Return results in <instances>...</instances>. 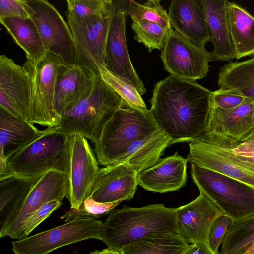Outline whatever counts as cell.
I'll return each instance as SVG.
<instances>
[{
	"mask_svg": "<svg viewBox=\"0 0 254 254\" xmlns=\"http://www.w3.org/2000/svg\"><path fill=\"white\" fill-rule=\"evenodd\" d=\"M212 91L197 83L169 75L154 86L150 110L172 144L190 142L206 131Z\"/></svg>",
	"mask_w": 254,
	"mask_h": 254,
	"instance_id": "6da1fadb",
	"label": "cell"
},
{
	"mask_svg": "<svg viewBox=\"0 0 254 254\" xmlns=\"http://www.w3.org/2000/svg\"><path fill=\"white\" fill-rule=\"evenodd\" d=\"M162 130L150 110L133 107L122 98L94 144L98 161L104 166L125 163Z\"/></svg>",
	"mask_w": 254,
	"mask_h": 254,
	"instance_id": "7a4b0ae2",
	"label": "cell"
},
{
	"mask_svg": "<svg viewBox=\"0 0 254 254\" xmlns=\"http://www.w3.org/2000/svg\"><path fill=\"white\" fill-rule=\"evenodd\" d=\"M176 208L163 204L113 209L103 223L102 239L120 252L124 247L154 233H177Z\"/></svg>",
	"mask_w": 254,
	"mask_h": 254,
	"instance_id": "3957f363",
	"label": "cell"
},
{
	"mask_svg": "<svg viewBox=\"0 0 254 254\" xmlns=\"http://www.w3.org/2000/svg\"><path fill=\"white\" fill-rule=\"evenodd\" d=\"M70 135L58 127H47L34 142L7 160L10 175L37 181L44 174L55 170L69 176Z\"/></svg>",
	"mask_w": 254,
	"mask_h": 254,
	"instance_id": "277c9868",
	"label": "cell"
},
{
	"mask_svg": "<svg viewBox=\"0 0 254 254\" xmlns=\"http://www.w3.org/2000/svg\"><path fill=\"white\" fill-rule=\"evenodd\" d=\"M121 101V97L99 76L92 92L67 111L57 127L62 132L82 135L94 144Z\"/></svg>",
	"mask_w": 254,
	"mask_h": 254,
	"instance_id": "5b68a950",
	"label": "cell"
},
{
	"mask_svg": "<svg viewBox=\"0 0 254 254\" xmlns=\"http://www.w3.org/2000/svg\"><path fill=\"white\" fill-rule=\"evenodd\" d=\"M191 164L192 179L200 193L231 221L254 215V188L211 170Z\"/></svg>",
	"mask_w": 254,
	"mask_h": 254,
	"instance_id": "8992f818",
	"label": "cell"
},
{
	"mask_svg": "<svg viewBox=\"0 0 254 254\" xmlns=\"http://www.w3.org/2000/svg\"><path fill=\"white\" fill-rule=\"evenodd\" d=\"M64 64L59 57L50 52L38 60L26 59L23 63L30 89L29 122L47 127L58 126L54 96L58 71Z\"/></svg>",
	"mask_w": 254,
	"mask_h": 254,
	"instance_id": "52a82bcc",
	"label": "cell"
},
{
	"mask_svg": "<svg viewBox=\"0 0 254 254\" xmlns=\"http://www.w3.org/2000/svg\"><path fill=\"white\" fill-rule=\"evenodd\" d=\"M103 223L94 219L76 218L66 223L12 242L14 254H48L87 239L101 240Z\"/></svg>",
	"mask_w": 254,
	"mask_h": 254,
	"instance_id": "ba28073f",
	"label": "cell"
},
{
	"mask_svg": "<svg viewBox=\"0 0 254 254\" xmlns=\"http://www.w3.org/2000/svg\"><path fill=\"white\" fill-rule=\"evenodd\" d=\"M160 57L164 68L170 75L189 81H196L206 77L211 52L200 48L172 29L168 34Z\"/></svg>",
	"mask_w": 254,
	"mask_h": 254,
	"instance_id": "9c48e42d",
	"label": "cell"
},
{
	"mask_svg": "<svg viewBox=\"0 0 254 254\" xmlns=\"http://www.w3.org/2000/svg\"><path fill=\"white\" fill-rule=\"evenodd\" d=\"M46 52L59 57L66 65L75 64V49L73 36L67 23L57 9L45 0H27Z\"/></svg>",
	"mask_w": 254,
	"mask_h": 254,
	"instance_id": "30bf717a",
	"label": "cell"
},
{
	"mask_svg": "<svg viewBox=\"0 0 254 254\" xmlns=\"http://www.w3.org/2000/svg\"><path fill=\"white\" fill-rule=\"evenodd\" d=\"M126 0H115L114 13L107 39L105 64L114 75L133 86L141 96L146 90L131 62L126 38Z\"/></svg>",
	"mask_w": 254,
	"mask_h": 254,
	"instance_id": "8fae6325",
	"label": "cell"
},
{
	"mask_svg": "<svg viewBox=\"0 0 254 254\" xmlns=\"http://www.w3.org/2000/svg\"><path fill=\"white\" fill-rule=\"evenodd\" d=\"M70 143L69 187L66 197L70 208L78 209L90 196L100 168L86 138L79 134L71 135Z\"/></svg>",
	"mask_w": 254,
	"mask_h": 254,
	"instance_id": "7c38bea8",
	"label": "cell"
},
{
	"mask_svg": "<svg viewBox=\"0 0 254 254\" xmlns=\"http://www.w3.org/2000/svg\"><path fill=\"white\" fill-rule=\"evenodd\" d=\"M68 177L62 173L50 170L36 182L23 203L7 227L0 233V238L13 239L22 223L43 205L52 200L62 202L68 192Z\"/></svg>",
	"mask_w": 254,
	"mask_h": 254,
	"instance_id": "4fadbf2b",
	"label": "cell"
},
{
	"mask_svg": "<svg viewBox=\"0 0 254 254\" xmlns=\"http://www.w3.org/2000/svg\"><path fill=\"white\" fill-rule=\"evenodd\" d=\"M115 6L101 18L88 25L70 28L75 49V64L83 66L98 75L105 64L108 34Z\"/></svg>",
	"mask_w": 254,
	"mask_h": 254,
	"instance_id": "5bb4252c",
	"label": "cell"
},
{
	"mask_svg": "<svg viewBox=\"0 0 254 254\" xmlns=\"http://www.w3.org/2000/svg\"><path fill=\"white\" fill-rule=\"evenodd\" d=\"M0 108L29 122L30 89L22 67L5 55L0 56Z\"/></svg>",
	"mask_w": 254,
	"mask_h": 254,
	"instance_id": "9a60e30c",
	"label": "cell"
},
{
	"mask_svg": "<svg viewBox=\"0 0 254 254\" xmlns=\"http://www.w3.org/2000/svg\"><path fill=\"white\" fill-rule=\"evenodd\" d=\"M99 76L94 71L76 64L62 65L55 86L54 108L60 119L68 110L90 94Z\"/></svg>",
	"mask_w": 254,
	"mask_h": 254,
	"instance_id": "2e32d148",
	"label": "cell"
},
{
	"mask_svg": "<svg viewBox=\"0 0 254 254\" xmlns=\"http://www.w3.org/2000/svg\"><path fill=\"white\" fill-rule=\"evenodd\" d=\"M178 234L188 243H208L209 234L215 220L223 215L204 195L200 193L192 201L176 208Z\"/></svg>",
	"mask_w": 254,
	"mask_h": 254,
	"instance_id": "e0dca14e",
	"label": "cell"
},
{
	"mask_svg": "<svg viewBox=\"0 0 254 254\" xmlns=\"http://www.w3.org/2000/svg\"><path fill=\"white\" fill-rule=\"evenodd\" d=\"M137 172L126 163L100 168L92 186L91 196L101 203L130 200L138 184Z\"/></svg>",
	"mask_w": 254,
	"mask_h": 254,
	"instance_id": "ac0fdd59",
	"label": "cell"
},
{
	"mask_svg": "<svg viewBox=\"0 0 254 254\" xmlns=\"http://www.w3.org/2000/svg\"><path fill=\"white\" fill-rule=\"evenodd\" d=\"M168 16L175 31L192 44L205 48L210 35L200 0H172Z\"/></svg>",
	"mask_w": 254,
	"mask_h": 254,
	"instance_id": "d6986e66",
	"label": "cell"
},
{
	"mask_svg": "<svg viewBox=\"0 0 254 254\" xmlns=\"http://www.w3.org/2000/svg\"><path fill=\"white\" fill-rule=\"evenodd\" d=\"M44 130L0 108V178L9 175L7 160L40 136Z\"/></svg>",
	"mask_w": 254,
	"mask_h": 254,
	"instance_id": "ffe728a7",
	"label": "cell"
},
{
	"mask_svg": "<svg viewBox=\"0 0 254 254\" xmlns=\"http://www.w3.org/2000/svg\"><path fill=\"white\" fill-rule=\"evenodd\" d=\"M187 162V159L177 152L160 159L155 165L138 174V184L145 190L155 193L178 190L186 183Z\"/></svg>",
	"mask_w": 254,
	"mask_h": 254,
	"instance_id": "44dd1931",
	"label": "cell"
},
{
	"mask_svg": "<svg viewBox=\"0 0 254 254\" xmlns=\"http://www.w3.org/2000/svg\"><path fill=\"white\" fill-rule=\"evenodd\" d=\"M254 127V101L248 100L229 110L212 107L205 133L239 142Z\"/></svg>",
	"mask_w": 254,
	"mask_h": 254,
	"instance_id": "7402d4cb",
	"label": "cell"
},
{
	"mask_svg": "<svg viewBox=\"0 0 254 254\" xmlns=\"http://www.w3.org/2000/svg\"><path fill=\"white\" fill-rule=\"evenodd\" d=\"M188 161L243 182L254 188V172L218 152L199 137L189 142Z\"/></svg>",
	"mask_w": 254,
	"mask_h": 254,
	"instance_id": "603a6c76",
	"label": "cell"
},
{
	"mask_svg": "<svg viewBox=\"0 0 254 254\" xmlns=\"http://www.w3.org/2000/svg\"><path fill=\"white\" fill-rule=\"evenodd\" d=\"M208 26L211 52L215 61H230L235 59L227 13V0H200Z\"/></svg>",
	"mask_w": 254,
	"mask_h": 254,
	"instance_id": "cb8c5ba5",
	"label": "cell"
},
{
	"mask_svg": "<svg viewBox=\"0 0 254 254\" xmlns=\"http://www.w3.org/2000/svg\"><path fill=\"white\" fill-rule=\"evenodd\" d=\"M227 13L235 59L254 55V16L238 4L228 0Z\"/></svg>",
	"mask_w": 254,
	"mask_h": 254,
	"instance_id": "d4e9b609",
	"label": "cell"
},
{
	"mask_svg": "<svg viewBox=\"0 0 254 254\" xmlns=\"http://www.w3.org/2000/svg\"><path fill=\"white\" fill-rule=\"evenodd\" d=\"M35 183L13 175L0 178V233L21 206Z\"/></svg>",
	"mask_w": 254,
	"mask_h": 254,
	"instance_id": "484cf974",
	"label": "cell"
},
{
	"mask_svg": "<svg viewBox=\"0 0 254 254\" xmlns=\"http://www.w3.org/2000/svg\"><path fill=\"white\" fill-rule=\"evenodd\" d=\"M190 244L177 233L150 234L122 248L121 254H185Z\"/></svg>",
	"mask_w": 254,
	"mask_h": 254,
	"instance_id": "4316f807",
	"label": "cell"
},
{
	"mask_svg": "<svg viewBox=\"0 0 254 254\" xmlns=\"http://www.w3.org/2000/svg\"><path fill=\"white\" fill-rule=\"evenodd\" d=\"M1 24L25 52L26 59L38 60L47 53L37 28L31 18H4Z\"/></svg>",
	"mask_w": 254,
	"mask_h": 254,
	"instance_id": "83f0119b",
	"label": "cell"
},
{
	"mask_svg": "<svg viewBox=\"0 0 254 254\" xmlns=\"http://www.w3.org/2000/svg\"><path fill=\"white\" fill-rule=\"evenodd\" d=\"M218 85L235 89L254 101V57L242 62H231L220 68Z\"/></svg>",
	"mask_w": 254,
	"mask_h": 254,
	"instance_id": "f1b7e54d",
	"label": "cell"
},
{
	"mask_svg": "<svg viewBox=\"0 0 254 254\" xmlns=\"http://www.w3.org/2000/svg\"><path fill=\"white\" fill-rule=\"evenodd\" d=\"M66 2V15L70 28L96 21L112 9L114 0H67Z\"/></svg>",
	"mask_w": 254,
	"mask_h": 254,
	"instance_id": "f546056e",
	"label": "cell"
},
{
	"mask_svg": "<svg viewBox=\"0 0 254 254\" xmlns=\"http://www.w3.org/2000/svg\"><path fill=\"white\" fill-rule=\"evenodd\" d=\"M254 242V215L231 221L219 254H245Z\"/></svg>",
	"mask_w": 254,
	"mask_h": 254,
	"instance_id": "4dcf8cb0",
	"label": "cell"
},
{
	"mask_svg": "<svg viewBox=\"0 0 254 254\" xmlns=\"http://www.w3.org/2000/svg\"><path fill=\"white\" fill-rule=\"evenodd\" d=\"M126 10L133 22L146 20L156 23L169 32L172 29L168 13L161 6L159 0L143 2L126 0Z\"/></svg>",
	"mask_w": 254,
	"mask_h": 254,
	"instance_id": "1f68e13d",
	"label": "cell"
},
{
	"mask_svg": "<svg viewBox=\"0 0 254 254\" xmlns=\"http://www.w3.org/2000/svg\"><path fill=\"white\" fill-rule=\"evenodd\" d=\"M134 38L148 48L149 52L153 50H162L169 31L160 25L151 22L143 20L132 22Z\"/></svg>",
	"mask_w": 254,
	"mask_h": 254,
	"instance_id": "d6a6232c",
	"label": "cell"
},
{
	"mask_svg": "<svg viewBox=\"0 0 254 254\" xmlns=\"http://www.w3.org/2000/svg\"><path fill=\"white\" fill-rule=\"evenodd\" d=\"M99 76L130 105L147 108L137 90L124 79L111 73L105 67L99 69Z\"/></svg>",
	"mask_w": 254,
	"mask_h": 254,
	"instance_id": "836d02e7",
	"label": "cell"
},
{
	"mask_svg": "<svg viewBox=\"0 0 254 254\" xmlns=\"http://www.w3.org/2000/svg\"><path fill=\"white\" fill-rule=\"evenodd\" d=\"M122 202L101 203L95 201L90 196L83 201L78 209L70 208L61 217V219H64L65 222L76 218L96 219L110 213Z\"/></svg>",
	"mask_w": 254,
	"mask_h": 254,
	"instance_id": "e575fe53",
	"label": "cell"
},
{
	"mask_svg": "<svg viewBox=\"0 0 254 254\" xmlns=\"http://www.w3.org/2000/svg\"><path fill=\"white\" fill-rule=\"evenodd\" d=\"M61 205L62 202L54 200L43 205L22 223L13 239L21 240L27 238L36 227Z\"/></svg>",
	"mask_w": 254,
	"mask_h": 254,
	"instance_id": "d590c367",
	"label": "cell"
},
{
	"mask_svg": "<svg viewBox=\"0 0 254 254\" xmlns=\"http://www.w3.org/2000/svg\"><path fill=\"white\" fill-rule=\"evenodd\" d=\"M250 100L235 89L220 88L212 91V107L229 110L235 108L246 101Z\"/></svg>",
	"mask_w": 254,
	"mask_h": 254,
	"instance_id": "8d00e7d4",
	"label": "cell"
},
{
	"mask_svg": "<svg viewBox=\"0 0 254 254\" xmlns=\"http://www.w3.org/2000/svg\"><path fill=\"white\" fill-rule=\"evenodd\" d=\"M33 11L27 0H0V19L31 18Z\"/></svg>",
	"mask_w": 254,
	"mask_h": 254,
	"instance_id": "74e56055",
	"label": "cell"
},
{
	"mask_svg": "<svg viewBox=\"0 0 254 254\" xmlns=\"http://www.w3.org/2000/svg\"><path fill=\"white\" fill-rule=\"evenodd\" d=\"M231 222L230 218L222 215L215 220L211 226L209 234L208 243L215 254H219V248L222 244Z\"/></svg>",
	"mask_w": 254,
	"mask_h": 254,
	"instance_id": "f35d334b",
	"label": "cell"
},
{
	"mask_svg": "<svg viewBox=\"0 0 254 254\" xmlns=\"http://www.w3.org/2000/svg\"><path fill=\"white\" fill-rule=\"evenodd\" d=\"M225 140L227 141L231 150L235 154L244 157L254 158V140L239 142H234L227 139Z\"/></svg>",
	"mask_w": 254,
	"mask_h": 254,
	"instance_id": "ab89813d",
	"label": "cell"
},
{
	"mask_svg": "<svg viewBox=\"0 0 254 254\" xmlns=\"http://www.w3.org/2000/svg\"><path fill=\"white\" fill-rule=\"evenodd\" d=\"M185 254H215L206 243L190 244Z\"/></svg>",
	"mask_w": 254,
	"mask_h": 254,
	"instance_id": "60d3db41",
	"label": "cell"
},
{
	"mask_svg": "<svg viewBox=\"0 0 254 254\" xmlns=\"http://www.w3.org/2000/svg\"><path fill=\"white\" fill-rule=\"evenodd\" d=\"M90 254H121V253L117 250L108 247L101 250H96L91 252Z\"/></svg>",
	"mask_w": 254,
	"mask_h": 254,
	"instance_id": "b9f144b4",
	"label": "cell"
},
{
	"mask_svg": "<svg viewBox=\"0 0 254 254\" xmlns=\"http://www.w3.org/2000/svg\"><path fill=\"white\" fill-rule=\"evenodd\" d=\"M249 140H254V131L243 137L240 142Z\"/></svg>",
	"mask_w": 254,
	"mask_h": 254,
	"instance_id": "7bdbcfd3",
	"label": "cell"
},
{
	"mask_svg": "<svg viewBox=\"0 0 254 254\" xmlns=\"http://www.w3.org/2000/svg\"><path fill=\"white\" fill-rule=\"evenodd\" d=\"M245 254H254V242L248 249Z\"/></svg>",
	"mask_w": 254,
	"mask_h": 254,
	"instance_id": "ee69618b",
	"label": "cell"
},
{
	"mask_svg": "<svg viewBox=\"0 0 254 254\" xmlns=\"http://www.w3.org/2000/svg\"><path fill=\"white\" fill-rule=\"evenodd\" d=\"M253 131H254V128H253V129H252V130H251V131L249 133H248L247 135H248V134H250V133H251L253 132ZM246 135H245V136H246Z\"/></svg>",
	"mask_w": 254,
	"mask_h": 254,
	"instance_id": "f6af8a7d",
	"label": "cell"
}]
</instances>
